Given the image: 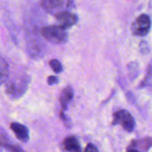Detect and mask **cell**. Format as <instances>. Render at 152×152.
<instances>
[{
	"instance_id": "cell-7",
	"label": "cell",
	"mask_w": 152,
	"mask_h": 152,
	"mask_svg": "<svg viewBox=\"0 0 152 152\" xmlns=\"http://www.w3.org/2000/svg\"><path fill=\"white\" fill-rule=\"evenodd\" d=\"M64 148L69 152H82L81 145L78 140L74 136H70L65 138L63 141Z\"/></svg>"
},
{
	"instance_id": "cell-14",
	"label": "cell",
	"mask_w": 152,
	"mask_h": 152,
	"mask_svg": "<svg viewBox=\"0 0 152 152\" xmlns=\"http://www.w3.org/2000/svg\"><path fill=\"white\" fill-rule=\"evenodd\" d=\"M85 152H99V151L95 145H94L93 144L91 143H89L88 145L86 146Z\"/></svg>"
},
{
	"instance_id": "cell-2",
	"label": "cell",
	"mask_w": 152,
	"mask_h": 152,
	"mask_svg": "<svg viewBox=\"0 0 152 152\" xmlns=\"http://www.w3.org/2000/svg\"><path fill=\"white\" fill-rule=\"evenodd\" d=\"M42 36L49 42L55 45L65 44L68 41V34L65 29L59 25H50L42 28Z\"/></svg>"
},
{
	"instance_id": "cell-6",
	"label": "cell",
	"mask_w": 152,
	"mask_h": 152,
	"mask_svg": "<svg viewBox=\"0 0 152 152\" xmlns=\"http://www.w3.org/2000/svg\"><path fill=\"white\" fill-rule=\"evenodd\" d=\"M10 127L19 140L23 142H27L29 140V131L26 126L20 123H12Z\"/></svg>"
},
{
	"instance_id": "cell-8",
	"label": "cell",
	"mask_w": 152,
	"mask_h": 152,
	"mask_svg": "<svg viewBox=\"0 0 152 152\" xmlns=\"http://www.w3.org/2000/svg\"><path fill=\"white\" fill-rule=\"evenodd\" d=\"M73 97H74V91H73L72 88L67 87L65 89H63V91L61 93L60 97H59L60 103L63 110L66 109L68 104L73 99Z\"/></svg>"
},
{
	"instance_id": "cell-10",
	"label": "cell",
	"mask_w": 152,
	"mask_h": 152,
	"mask_svg": "<svg viewBox=\"0 0 152 152\" xmlns=\"http://www.w3.org/2000/svg\"><path fill=\"white\" fill-rule=\"evenodd\" d=\"M9 77V67L4 58L0 56V86L7 82Z\"/></svg>"
},
{
	"instance_id": "cell-5",
	"label": "cell",
	"mask_w": 152,
	"mask_h": 152,
	"mask_svg": "<svg viewBox=\"0 0 152 152\" xmlns=\"http://www.w3.org/2000/svg\"><path fill=\"white\" fill-rule=\"evenodd\" d=\"M56 19L58 25L64 29H67L77 22V16L74 13L68 11L59 12L56 13Z\"/></svg>"
},
{
	"instance_id": "cell-9",
	"label": "cell",
	"mask_w": 152,
	"mask_h": 152,
	"mask_svg": "<svg viewBox=\"0 0 152 152\" xmlns=\"http://www.w3.org/2000/svg\"><path fill=\"white\" fill-rule=\"evenodd\" d=\"M42 7L48 12L58 11L63 4V0H41Z\"/></svg>"
},
{
	"instance_id": "cell-4",
	"label": "cell",
	"mask_w": 152,
	"mask_h": 152,
	"mask_svg": "<svg viewBox=\"0 0 152 152\" xmlns=\"http://www.w3.org/2000/svg\"><path fill=\"white\" fill-rule=\"evenodd\" d=\"M151 28V19L146 14H142L138 16L132 25V31L137 36L143 37L149 31Z\"/></svg>"
},
{
	"instance_id": "cell-13",
	"label": "cell",
	"mask_w": 152,
	"mask_h": 152,
	"mask_svg": "<svg viewBox=\"0 0 152 152\" xmlns=\"http://www.w3.org/2000/svg\"><path fill=\"white\" fill-rule=\"evenodd\" d=\"M48 83L50 86L52 85H55L59 83V78L56 76H50V77H48Z\"/></svg>"
},
{
	"instance_id": "cell-11",
	"label": "cell",
	"mask_w": 152,
	"mask_h": 152,
	"mask_svg": "<svg viewBox=\"0 0 152 152\" xmlns=\"http://www.w3.org/2000/svg\"><path fill=\"white\" fill-rule=\"evenodd\" d=\"M49 65H50V68H52L53 71H54L56 74H59V73H61L63 70V68H62V64L60 63L59 60L56 59H53L49 62Z\"/></svg>"
},
{
	"instance_id": "cell-3",
	"label": "cell",
	"mask_w": 152,
	"mask_h": 152,
	"mask_svg": "<svg viewBox=\"0 0 152 152\" xmlns=\"http://www.w3.org/2000/svg\"><path fill=\"white\" fill-rule=\"evenodd\" d=\"M112 124H120L125 130L129 132H132L135 127L134 119L126 110H120L114 113Z\"/></svg>"
},
{
	"instance_id": "cell-15",
	"label": "cell",
	"mask_w": 152,
	"mask_h": 152,
	"mask_svg": "<svg viewBox=\"0 0 152 152\" xmlns=\"http://www.w3.org/2000/svg\"><path fill=\"white\" fill-rule=\"evenodd\" d=\"M127 152H141V151H140L139 150L137 149L136 147H135L134 145H132L129 147V148H128L127 150Z\"/></svg>"
},
{
	"instance_id": "cell-12",
	"label": "cell",
	"mask_w": 152,
	"mask_h": 152,
	"mask_svg": "<svg viewBox=\"0 0 152 152\" xmlns=\"http://www.w3.org/2000/svg\"><path fill=\"white\" fill-rule=\"evenodd\" d=\"M3 146L9 152H25L20 146H19L18 145H15V144H10L9 142H7Z\"/></svg>"
},
{
	"instance_id": "cell-1",
	"label": "cell",
	"mask_w": 152,
	"mask_h": 152,
	"mask_svg": "<svg viewBox=\"0 0 152 152\" xmlns=\"http://www.w3.org/2000/svg\"><path fill=\"white\" fill-rule=\"evenodd\" d=\"M31 79L27 74L19 76L7 82L5 92L12 99L21 97L28 89Z\"/></svg>"
}]
</instances>
